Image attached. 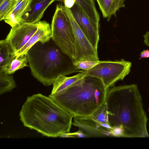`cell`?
Here are the masks:
<instances>
[{
	"mask_svg": "<svg viewBox=\"0 0 149 149\" xmlns=\"http://www.w3.org/2000/svg\"><path fill=\"white\" fill-rule=\"evenodd\" d=\"M106 103L109 124L123 130L124 137H148V121L136 84L113 86L108 90Z\"/></svg>",
	"mask_w": 149,
	"mask_h": 149,
	"instance_id": "cell-1",
	"label": "cell"
},
{
	"mask_svg": "<svg viewBox=\"0 0 149 149\" xmlns=\"http://www.w3.org/2000/svg\"><path fill=\"white\" fill-rule=\"evenodd\" d=\"M19 116L24 126L52 137L70 132L74 117L52 98L40 93L27 97Z\"/></svg>",
	"mask_w": 149,
	"mask_h": 149,
	"instance_id": "cell-2",
	"label": "cell"
},
{
	"mask_svg": "<svg viewBox=\"0 0 149 149\" xmlns=\"http://www.w3.org/2000/svg\"><path fill=\"white\" fill-rule=\"evenodd\" d=\"M108 90L99 78L86 75L59 93L49 96L74 117H87L105 102Z\"/></svg>",
	"mask_w": 149,
	"mask_h": 149,
	"instance_id": "cell-3",
	"label": "cell"
},
{
	"mask_svg": "<svg viewBox=\"0 0 149 149\" xmlns=\"http://www.w3.org/2000/svg\"><path fill=\"white\" fill-rule=\"evenodd\" d=\"M26 55L33 77L45 86L52 84L60 75L80 73L81 70L51 39L44 43L38 42Z\"/></svg>",
	"mask_w": 149,
	"mask_h": 149,
	"instance_id": "cell-4",
	"label": "cell"
},
{
	"mask_svg": "<svg viewBox=\"0 0 149 149\" xmlns=\"http://www.w3.org/2000/svg\"><path fill=\"white\" fill-rule=\"evenodd\" d=\"M51 39L72 60L75 55V40L72 25L64 5L58 4L51 25Z\"/></svg>",
	"mask_w": 149,
	"mask_h": 149,
	"instance_id": "cell-5",
	"label": "cell"
},
{
	"mask_svg": "<svg viewBox=\"0 0 149 149\" xmlns=\"http://www.w3.org/2000/svg\"><path fill=\"white\" fill-rule=\"evenodd\" d=\"M131 63L122 59L120 61H102L87 70H81L86 75L100 79L107 89L114 86L116 83L123 80L130 72Z\"/></svg>",
	"mask_w": 149,
	"mask_h": 149,
	"instance_id": "cell-6",
	"label": "cell"
},
{
	"mask_svg": "<svg viewBox=\"0 0 149 149\" xmlns=\"http://www.w3.org/2000/svg\"><path fill=\"white\" fill-rule=\"evenodd\" d=\"M64 6L71 23L74 35L75 51V57L73 60L74 64L84 61H100L97 51L81 30L70 9Z\"/></svg>",
	"mask_w": 149,
	"mask_h": 149,
	"instance_id": "cell-7",
	"label": "cell"
},
{
	"mask_svg": "<svg viewBox=\"0 0 149 149\" xmlns=\"http://www.w3.org/2000/svg\"><path fill=\"white\" fill-rule=\"evenodd\" d=\"M38 22L30 23L22 22L19 25L12 28L6 40L11 50L13 56L23 47L36 31Z\"/></svg>",
	"mask_w": 149,
	"mask_h": 149,
	"instance_id": "cell-8",
	"label": "cell"
},
{
	"mask_svg": "<svg viewBox=\"0 0 149 149\" xmlns=\"http://www.w3.org/2000/svg\"><path fill=\"white\" fill-rule=\"evenodd\" d=\"M70 9L81 30L97 51L99 40V24L91 20L76 3Z\"/></svg>",
	"mask_w": 149,
	"mask_h": 149,
	"instance_id": "cell-9",
	"label": "cell"
},
{
	"mask_svg": "<svg viewBox=\"0 0 149 149\" xmlns=\"http://www.w3.org/2000/svg\"><path fill=\"white\" fill-rule=\"evenodd\" d=\"M72 124L78 127L79 130L88 136H104L111 135L112 127L108 124L99 123L90 116L74 117Z\"/></svg>",
	"mask_w": 149,
	"mask_h": 149,
	"instance_id": "cell-10",
	"label": "cell"
},
{
	"mask_svg": "<svg viewBox=\"0 0 149 149\" xmlns=\"http://www.w3.org/2000/svg\"><path fill=\"white\" fill-rule=\"evenodd\" d=\"M51 26L45 21L38 22L37 29L26 43L21 49L16 52L13 56L17 58L20 55L26 54L31 47L38 41L44 43L51 39Z\"/></svg>",
	"mask_w": 149,
	"mask_h": 149,
	"instance_id": "cell-11",
	"label": "cell"
},
{
	"mask_svg": "<svg viewBox=\"0 0 149 149\" xmlns=\"http://www.w3.org/2000/svg\"><path fill=\"white\" fill-rule=\"evenodd\" d=\"M56 0H31L30 10L22 18V22L37 23L42 17L47 8Z\"/></svg>",
	"mask_w": 149,
	"mask_h": 149,
	"instance_id": "cell-12",
	"label": "cell"
},
{
	"mask_svg": "<svg viewBox=\"0 0 149 149\" xmlns=\"http://www.w3.org/2000/svg\"><path fill=\"white\" fill-rule=\"evenodd\" d=\"M31 1L19 0L13 9L5 17L4 22L12 28L20 24L24 15L30 10Z\"/></svg>",
	"mask_w": 149,
	"mask_h": 149,
	"instance_id": "cell-13",
	"label": "cell"
},
{
	"mask_svg": "<svg viewBox=\"0 0 149 149\" xmlns=\"http://www.w3.org/2000/svg\"><path fill=\"white\" fill-rule=\"evenodd\" d=\"M104 17L109 21L120 8L125 7V0H96Z\"/></svg>",
	"mask_w": 149,
	"mask_h": 149,
	"instance_id": "cell-14",
	"label": "cell"
},
{
	"mask_svg": "<svg viewBox=\"0 0 149 149\" xmlns=\"http://www.w3.org/2000/svg\"><path fill=\"white\" fill-rule=\"evenodd\" d=\"M86 75L83 73H79L74 76L67 77L59 75L53 82L51 95L58 94Z\"/></svg>",
	"mask_w": 149,
	"mask_h": 149,
	"instance_id": "cell-15",
	"label": "cell"
},
{
	"mask_svg": "<svg viewBox=\"0 0 149 149\" xmlns=\"http://www.w3.org/2000/svg\"><path fill=\"white\" fill-rule=\"evenodd\" d=\"M26 54L19 56L17 58L15 56H11L7 62L0 67V71H3L10 75L13 74L17 70L29 66Z\"/></svg>",
	"mask_w": 149,
	"mask_h": 149,
	"instance_id": "cell-16",
	"label": "cell"
},
{
	"mask_svg": "<svg viewBox=\"0 0 149 149\" xmlns=\"http://www.w3.org/2000/svg\"><path fill=\"white\" fill-rule=\"evenodd\" d=\"M75 3L91 20L99 24L100 15L95 7L94 0H76Z\"/></svg>",
	"mask_w": 149,
	"mask_h": 149,
	"instance_id": "cell-17",
	"label": "cell"
},
{
	"mask_svg": "<svg viewBox=\"0 0 149 149\" xmlns=\"http://www.w3.org/2000/svg\"><path fill=\"white\" fill-rule=\"evenodd\" d=\"M17 86L13 76L0 71V94L10 92Z\"/></svg>",
	"mask_w": 149,
	"mask_h": 149,
	"instance_id": "cell-18",
	"label": "cell"
},
{
	"mask_svg": "<svg viewBox=\"0 0 149 149\" xmlns=\"http://www.w3.org/2000/svg\"><path fill=\"white\" fill-rule=\"evenodd\" d=\"M90 116L99 123L109 124L107 107L105 102Z\"/></svg>",
	"mask_w": 149,
	"mask_h": 149,
	"instance_id": "cell-19",
	"label": "cell"
},
{
	"mask_svg": "<svg viewBox=\"0 0 149 149\" xmlns=\"http://www.w3.org/2000/svg\"><path fill=\"white\" fill-rule=\"evenodd\" d=\"M11 50L6 39L0 41V67L6 63L10 57Z\"/></svg>",
	"mask_w": 149,
	"mask_h": 149,
	"instance_id": "cell-20",
	"label": "cell"
},
{
	"mask_svg": "<svg viewBox=\"0 0 149 149\" xmlns=\"http://www.w3.org/2000/svg\"><path fill=\"white\" fill-rule=\"evenodd\" d=\"M100 61H84L76 63L74 64V65L79 70H87L96 65Z\"/></svg>",
	"mask_w": 149,
	"mask_h": 149,
	"instance_id": "cell-21",
	"label": "cell"
},
{
	"mask_svg": "<svg viewBox=\"0 0 149 149\" xmlns=\"http://www.w3.org/2000/svg\"><path fill=\"white\" fill-rule=\"evenodd\" d=\"M140 59L142 58H148L149 57V50H144L141 52L140 55Z\"/></svg>",
	"mask_w": 149,
	"mask_h": 149,
	"instance_id": "cell-22",
	"label": "cell"
},
{
	"mask_svg": "<svg viewBox=\"0 0 149 149\" xmlns=\"http://www.w3.org/2000/svg\"><path fill=\"white\" fill-rule=\"evenodd\" d=\"M144 42L146 45L149 47V31H147L143 35Z\"/></svg>",
	"mask_w": 149,
	"mask_h": 149,
	"instance_id": "cell-23",
	"label": "cell"
},
{
	"mask_svg": "<svg viewBox=\"0 0 149 149\" xmlns=\"http://www.w3.org/2000/svg\"><path fill=\"white\" fill-rule=\"evenodd\" d=\"M65 0H56V1H58L59 2H61L62 3H63L64 1H65Z\"/></svg>",
	"mask_w": 149,
	"mask_h": 149,
	"instance_id": "cell-24",
	"label": "cell"
},
{
	"mask_svg": "<svg viewBox=\"0 0 149 149\" xmlns=\"http://www.w3.org/2000/svg\"><path fill=\"white\" fill-rule=\"evenodd\" d=\"M3 0H0V3L2 2Z\"/></svg>",
	"mask_w": 149,
	"mask_h": 149,
	"instance_id": "cell-25",
	"label": "cell"
}]
</instances>
